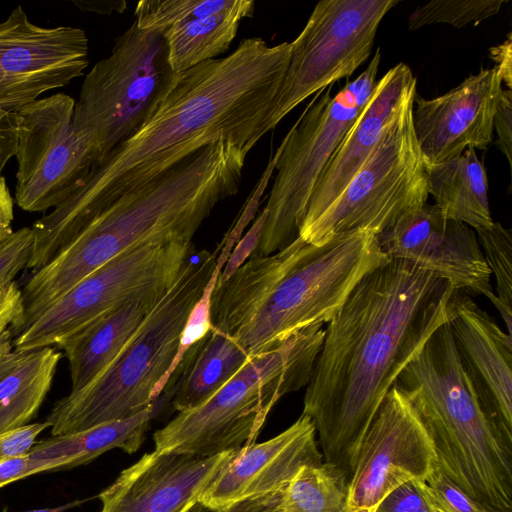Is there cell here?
Listing matches in <instances>:
<instances>
[{
	"label": "cell",
	"instance_id": "6da1fadb",
	"mask_svg": "<svg viewBox=\"0 0 512 512\" xmlns=\"http://www.w3.org/2000/svg\"><path fill=\"white\" fill-rule=\"evenodd\" d=\"M289 42L242 40L226 57L200 63L178 80L147 123L99 162L61 205L31 226L33 255L50 262L119 197L210 142L249 151L270 131L288 68Z\"/></svg>",
	"mask_w": 512,
	"mask_h": 512
},
{
	"label": "cell",
	"instance_id": "7a4b0ae2",
	"mask_svg": "<svg viewBox=\"0 0 512 512\" xmlns=\"http://www.w3.org/2000/svg\"><path fill=\"white\" fill-rule=\"evenodd\" d=\"M452 285L401 259L367 273L328 322L306 386L323 461L350 481L381 402L432 333L448 321Z\"/></svg>",
	"mask_w": 512,
	"mask_h": 512
},
{
	"label": "cell",
	"instance_id": "3957f363",
	"mask_svg": "<svg viewBox=\"0 0 512 512\" xmlns=\"http://www.w3.org/2000/svg\"><path fill=\"white\" fill-rule=\"evenodd\" d=\"M247 152L233 142H210L143 185L119 197L21 290L27 328L83 278L122 252L145 244L192 241L214 207L235 195Z\"/></svg>",
	"mask_w": 512,
	"mask_h": 512
},
{
	"label": "cell",
	"instance_id": "277c9868",
	"mask_svg": "<svg viewBox=\"0 0 512 512\" xmlns=\"http://www.w3.org/2000/svg\"><path fill=\"white\" fill-rule=\"evenodd\" d=\"M378 235L356 230L317 244L299 236L266 256H250L211 300L212 327L250 357L296 332L328 323L356 284L386 263Z\"/></svg>",
	"mask_w": 512,
	"mask_h": 512
},
{
	"label": "cell",
	"instance_id": "5b68a950",
	"mask_svg": "<svg viewBox=\"0 0 512 512\" xmlns=\"http://www.w3.org/2000/svg\"><path fill=\"white\" fill-rule=\"evenodd\" d=\"M394 384L418 411L443 472L489 512H512V447L484 413L448 321Z\"/></svg>",
	"mask_w": 512,
	"mask_h": 512
},
{
	"label": "cell",
	"instance_id": "8992f818",
	"mask_svg": "<svg viewBox=\"0 0 512 512\" xmlns=\"http://www.w3.org/2000/svg\"><path fill=\"white\" fill-rule=\"evenodd\" d=\"M221 250L193 249L174 283L94 381L57 400L46 421L51 435L86 430L133 417L153 402V391L178 350L187 317L213 273Z\"/></svg>",
	"mask_w": 512,
	"mask_h": 512
},
{
	"label": "cell",
	"instance_id": "52a82bcc",
	"mask_svg": "<svg viewBox=\"0 0 512 512\" xmlns=\"http://www.w3.org/2000/svg\"><path fill=\"white\" fill-rule=\"evenodd\" d=\"M323 325L308 326L255 355L202 404L178 412L154 433V451L210 457L254 443L276 403L307 386L324 341Z\"/></svg>",
	"mask_w": 512,
	"mask_h": 512
},
{
	"label": "cell",
	"instance_id": "ba28073f",
	"mask_svg": "<svg viewBox=\"0 0 512 512\" xmlns=\"http://www.w3.org/2000/svg\"><path fill=\"white\" fill-rule=\"evenodd\" d=\"M179 74L161 33L134 21L115 40L110 55L86 75L75 101L74 129L92 146L97 162L147 123Z\"/></svg>",
	"mask_w": 512,
	"mask_h": 512
},
{
	"label": "cell",
	"instance_id": "9c48e42d",
	"mask_svg": "<svg viewBox=\"0 0 512 512\" xmlns=\"http://www.w3.org/2000/svg\"><path fill=\"white\" fill-rule=\"evenodd\" d=\"M380 50L367 68L336 95L331 85L309 103L280 144L266 219L251 256L273 254L299 233L312 191L335 150L368 102L376 85Z\"/></svg>",
	"mask_w": 512,
	"mask_h": 512
},
{
	"label": "cell",
	"instance_id": "30bf717a",
	"mask_svg": "<svg viewBox=\"0 0 512 512\" xmlns=\"http://www.w3.org/2000/svg\"><path fill=\"white\" fill-rule=\"evenodd\" d=\"M408 94L384 126L361 167L336 200L298 236L317 244L356 230L378 236L428 199V168L417 142Z\"/></svg>",
	"mask_w": 512,
	"mask_h": 512
},
{
	"label": "cell",
	"instance_id": "8fae6325",
	"mask_svg": "<svg viewBox=\"0 0 512 512\" xmlns=\"http://www.w3.org/2000/svg\"><path fill=\"white\" fill-rule=\"evenodd\" d=\"M194 248L192 241H175L122 252L83 278L14 337V350L51 347L131 299L168 289Z\"/></svg>",
	"mask_w": 512,
	"mask_h": 512
},
{
	"label": "cell",
	"instance_id": "7c38bea8",
	"mask_svg": "<svg viewBox=\"0 0 512 512\" xmlns=\"http://www.w3.org/2000/svg\"><path fill=\"white\" fill-rule=\"evenodd\" d=\"M397 0H322L291 42L273 129L313 93L349 77L370 56L381 20Z\"/></svg>",
	"mask_w": 512,
	"mask_h": 512
},
{
	"label": "cell",
	"instance_id": "4fadbf2b",
	"mask_svg": "<svg viewBox=\"0 0 512 512\" xmlns=\"http://www.w3.org/2000/svg\"><path fill=\"white\" fill-rule=\"evenodd\" d=\"M75 100L64 93L38 99L16 112V204L45 212L84 182L97 156L73 126Z\"/></svg>",
	"mask_w": 512,
	"mask_h": 512
},
{
	"label": "cell",
	"instance_id": "5bb4252c",
	"mask_svg": "<svg viewBox=\"0 0 512 512\" xmlns=\"http://www.w3.org/2000/svg\"><path fill=\"white\" fill-rule=\"evenodd\" d=\"M437 461L432 440L407 393L393 385L370 423L349 481L354 512H374L391 491L425 481Z\"/></svg>",
	"mask_w": 512,
	"mask_h": 512
},
{
	"label": "cell",
	"instance_id": "9a60e30c",
	"mask_svg": "<svg viewBox=\"0 0 512 512\" xmlns=\"http://www.w3.org/2000/svg\"><path fill=\"white\" fill-rule=\"evenodd\" d=\"M88 52L84 30L38 26L17 6L0 23V109L16 113L80 77Z\"/></svg>",
	"mask_w": 512,
	"mask_h": 512
},
{
	"label": "cell",
	"instance_id": "2e32d148",
	"mask_svg": "<svg viewBox=\"0 0 512 512\" xmlns=\"http://www.w3.org/2000/svg\"><path fill=\"white\" fill-rule=\"evenodd\" d=\"M378 240L389 259L409 261L458 292L484 295L495 303L492 275L476 232L463 222L447 219L435 204L426 203L403 215Z\"/></svg>",
	"mask_w": 512,
	"mask_h": 512
},
{
	"label": "cell",
	"instance_id": "e0dca14e",
	"mask_svg": "<svg viewBox=\"0 0 512 512\" xmlns=\"http://www.w3.org/2000/svg\"><path fill=\"white\" fill-rule=\"evenodd\" d=\"M502 81L495 68L482 69L433 99L415 96L412 122L427 167L492 142L493 118Z\"/></svg>",
	"mask_w": 512,
	"mask_h": 512
},
{
	"label": "cell",
	"instance_id": "ac0fdd59",
	"mask_svg": "<svg viewBox=\"0 0 512 512\" xmlns=\"http://www.w3.org/2000/svg\"><path fill=\"white\" fill-rule=\"evenodd\" d=\"M322 462L314 424L302 413L275 437L235 450L198 502L220 510L245 500L282 494L302 466Z\"/></svg>",
	"mask_w": 512,
	"mask_h": 512
},
{
	"label": "cell",
	"instance_id": "d6986e66",
	"mask_svg": "<svg viewBox=\"0 0 512 512\" xmlns=\"http://www.w3.org/2000/svg\"><path fill=\"white\" fill-rule=\"evenodd\" d=\"M448 323L484 413L512 447V337L458 291L449 303Z\"/></svg>",
	"mask_w": 512,
	"mask_h": 512
},
{
	"label": "cell",
	"instance_id": "ffe728a7",
	"mask_svg": "<svg viewBox=\"0 0 512 512\" xmlns=\"http://www.w3.org/2000/svg\"><path fill=\"white\" fill-rule=\"evenodd\" d=\"M234 451L210 457L145 453L99 493V512H187Z\"/></svg>",
	"mask_w": 512,
	"mask_h": 512
},
{
	"label": "cell",
	"instance_id": "44dd1931",
	"mask_svg": "<svg viewBox=\"0 0 512 512\" xmlns=\"http://www.w3.org/2000/svg\"><path fill=\"white\" fill-rule=\"evenodd\" d=\"M254 5L253 0H142L135 22L163 35L170 64L182 73L226 52Z\"/></svg>",
	"mask_w": 512,
	"mask_h": 512
},
{
	"label": "cell",
	"instance_id": "7402d4cb",
	"mask_svg": "<svg viewBox=\"0 0 512 512\" xmlns=\"http://www.w3.org/2000/svg\"><path fill=\"white\" fill-rule=\"evenodd\" d=\"M413 91H416V78L404 63L392 67L376 82L364 109L321 173L299 231L311 225L343 192L376 145L397 106Z\"/></svg>",
	"mask_w": 512,
	"mask_h": 512
},
{
	"label": "cell",
	"instance_id": "603a6c76",
	"mask_svg": "<svg viewBox=\"0 0 512 512\" xmlns=\"http://www.w3.org/2000/svg\"><path fill=\"white\" fill-rule=\"evenodd\" d=\"M166 290L131 299L55 345L69 363L70 392L83 389L104 372Z\"/></svg>",
	"mask_w": 512,
	"mask_h": 512
},
{
	"label": "cell",
	"instance_id": "cb8c5ba5",
	"mask_svg": "<svg viewBox=\"0 0 512 512\" xmlns=\"http://www.w3.org/2000/svg\"><path fill=\"white\" fill-rule=\"evenodd\" d=\"M428 168V192L441 213L473 229L490 226L488 179L475 149L468 147L458 157Z\"/></svg>",
	"mask_w": 512,
	"mask_h": 512
},
{
	"label": "cell",
	"instance_id": "d4e9b609",
	"mask_svg": "<svg viewBox=\"0 0 512 512\" xmlns=\"http://www.w3.org/2000/svg\"><path fill=\"white\" fill-rule=\"evenodd\" d=\"M160 406L161 401L158 398L133 417L52 436L38 442L29 455L36 459H57L62 463V469H68L88 463L114 448L132 454L143 444L146 431Z\"/></svg>",
	"mask_w": 512,
	"mask_h": 512
},
{
	"label": "cell",
	"instance_id": "484cf974",
	"mask_svg": "<svg viewBox=\"0 0 512 512\" xmlns=\"http://www.w3.org/2000/svg\"><path fill=\"white\" fill-rule=\"evenodd\" d=\"M251 358L233 339L212 327L184 360L183 377L173 393V408L182 412L202 404Z\"/></svg>",
	"mask_w": 512,
	"mask_h": 512
},
{
	"label": "cell",
	"instance_id": "4316f807",
	"mask_svg": "<svg viewBox=\"0 0 512 512\" xmlns=\"http://www.w3.org/2000/svg\"><path fill=\"white\" fill-rule=\"evenodd\" d=\"M62 355L52 347L21 352L14 368L0 378V433L26 425L35 416Z\"/></svg>",
	"mask_w": 512,
	"mask_h": 512
},
{
	"label": "cell",
	"instance_id": "83f0119b",
	"mask_svg": "<svg viewBox=\"0 0 512 512\" xmlns=\"http://www.w3.org/2000/svg\"><path fill=\"white\" fill-rule=\"evenodd\" d=\"M275 512H354L349 481L336 466H302L282 493Z\"/></svg>",
	"mask_w": 512,
	"mask_h": 512
},
{
	"label": "cell",
	"instance_id": "f1b7e54d",
	"mask_svg": "<svg viewBox=\"0 0 512 512\" xmlns=\"http://www.w3.org/2000/svg\"><path fill=\"white\" fill-rule=\"evenodd\" d=\"M491 275L496 280V301L493 304L512 333V234L499 222L475 230Z\"/></svg>",
	"mask_w": 512,
	"mask_h": 512
},
{
	"label": "cell",
	"instance_id": "f546056e",
	"mask_svg": "<svg viewBox=\"0 0 512 512\" xmlns=\"http://www.w3.org/2000/svg\"><path fill=\"white\" fill-rule=\"evenodd\" d=\"M221 250L216 266L210 276L203 293L190 311L180 336L178 350L167 373L157 383L153 391V400L156 401L165 390L171 377L185 360L189 351L197 346L212 329L211 300L213 290L217 284L219 275L225 266L235 244L223 238L220 242Z\"/></svg>",
	"mask_w": 512,
	"mask_h": 512
},
{
	"label": "cell",
	"instance_id": "4dcf8cb0",
	"mask_svg": "<svg viewBox=\"0 0 512 512\" xmlns=\"http://www.w3.org/2000/svg\"><path fill=\"white\" fill-rule=\"evenodd\" d=\"M505 0H437L418 6L408 18L409 30L437 23L464 27L497 14Z\"/></svg>",
	"mask_w": 512,
	"mask_h": 512
},
{
	"label": "cell",
	"instance_id": "1f68e13d",
	"mask_svg": "<svg viewBox=\"0 0 512 512\" xmlns=\"http://www.w3.org/2000/svg\"><path fill=\"white\" fill-rule=\"evenodd\" d=\"M425 483L435 505L442 512H489L450 479L437 461Z\"/></svg>",
	"mask_w": 512,
	"mask_h": 512
},
{
	"label": "cell",
	"instance_id": "d6a6232c",
	"mask_svg": "<svg viewBox=\"0 0 512 512\" xmlns=\"http://www.w3.org/2000/svg\"><path fill=\"white\" fill-rule=\"evenodd\" d=\"M33 231L22 227L0 243V287L14 281V277L27 267L33 250Z\"/></svg>",
	"mask_w": 512,
	"mask_h": 512
},
{
	"label": "cell",
	"instance_id": "836d02e7",
	"mask_svg": "<svg viewBox=\"0 0 512 512\" xmlns=\"http://www.w3.org/2000/svg\"><path fill=\"white\" fill-rule=\"evenodd\" d=\"M434 506L425 481L411 480L391 491L374 512H423Z\"/></svg>",
	"mask_w": 512,
	"mask_h": 512
},
{
	"label": "cell",
	"instance_id": "e575fe53",
	"mask_svg": "<svg viewBox=\"0 0 512 512\" xmlns=\"http://www.w3.org/2000/svg\"><path fill=\"white\" fill-rule=\"evenodd\" d=\"M49 427L45 420L0 433V460L28 455L38 443V436Z\"/></svg>",
	"mask_w": 512,
	"mask_h": 512
},
{
	"label": "cell",
	"instance_id": "d590c367",
	"mask_svg": "<svg viewBox=\"0 0 512 512\" xmlns=\"http://www.w3.org/2000/svg\"><path fill=\"white\" fill-rule=\"evenodd\" d=\"M62 463L57 459H36L29 454L0 460V488L30 475L57 471Z\"/></svg>",
	"mask_w": 512,
	"mask_h": 512
},
{
	"label": "cell",
	"instance_id": "8d00e7d4",
	"mask_svg": "<svg viewBox=\"0 0 512 512\" xmlns=\"http://www.w3.org/2000/svg\"><path fill=\"white\" fill-rule=\"evenodd\" d=\"M265 219L266 211L263 209L253 222L251 228L234 246V249L231 251L229 258L219 275L218 283H224L227 281L257 249Z\"/></svg>",
	"mask_w": 512,
	"mask_h": 512
},
{
	"label": "cell",
	"instance_id": "74e56055",
	"mask_svg": "<svg viewBox=\"0 0 512 512\" xmlns=\"http://www.w3.org/2000/svg\"><path fill=\"white\" fill-rule=\"evenodd\" d=\"M512 92L502 89L493 118V130L497 139L495 145L506 157L509 167L512 166Z\"/></svg>",
	"mask_w": 512,
	"mask_h": 512
},
{
	"label": "cell",
	"instance_id": "f35d334b",
	"mask_svg": "<svg viewBox=\"0 0 512 512\" xmlns=\"http://www.w3.org/2000/svg\"><path fill=\"white\" fill-rule=\"evenodd\" d=\"M23 313L22 293L15 281L0 287V333L17 327Z\"/></svg>",
	"mask_w": 512,
	"mask_h": 512
},
{
	"label": "cell",
	"instance_id": "ab89813d",
	"mask_svg": "<svg viewBox=\"0 0 512 512\" xmlns=\"http://www.w3.org/2000/svg\"><path fill=\"white\" fill-rule=\"evenodd\" d=\"M282 494H271L242 501L225 509L213 510L197 502L187 512H275Z\"/></svg>",
	"mask_w": 512,
	"mask_h": 512
},
{
	"label": "cell",
	"instance_id": "60d3db41",
	"mask_svg": "<svg viewBox=\"0 0 512 512\" xmlns=\"http://www.w3.org/2000/svg\"><path fill=\"white\" fill-rule=\"evenodd\" d=\"M17 147L16 113L0 109V175L8 161L15 156Z\"/></svg>",
	"mask_w": 512,
	"mask_h": 512
},
{
	"label": "cell",
	"instance_id": "b9f144b4",
	"mask_svg": "<svg viewBox=\"0 0 512 512\" xmlns=\"http://www.w3.org/2000/svg\"><path fill=\"white\" fill-rule=\"evenodd\" d=\"M512 39L511 34L507 36V40L504 43L492 47L490 49V57L495 62V69L502 83L506 84L507 88L511 90L512 82Z\"/></svg>",
	"mask_w": 512,
	"mask_h": 512
},
{
	"label": "cell",
	"instance_id": "7bdbcfd3",
	"mask_svg": "<svg viewBox=\"0 0 512 512\" xmlns=\"http://www.w3.org/2000/svg\"><path fill=\"white\" fill-rule=\"evenodd\" d=\"M14 201L5 178L0 175V243L12 233Z\"/></svg>",
	"mask_w": 512,
	"mask_h": 512
},
{
	"label": "cell",
	"instance_id": "ee69618b",
	"mask_svg": "<svg viewBox=\"0 0 512 512\" xmlns=\"http://www.w3.org/2000/svg\"><path fill=\"white\" fill-rule=\"evenodd\" d=\"M13 334L10 328L0 333V378L17 364L21 352L13 350Z\"/></svg>",
	"mask_w": 512,
	"mask_h": 512
},
{
	"label": "cell",
	"instance_id": "f6af8a7d",
	"mask_svg": "<svg viewBox=\"0 0 512 512\" xmlns=\"http://www.w3.org/2000/svg\"><path fill=\"white\" fill-rule=\"evenodd\" d=\"M80 10L96 12L100 14H111L113 11L122 12L126 9L125 1H86L71 0Z\"/></svg>",
	"mask_w": 512,
	"mask_h": 512
},
{
	"label": "cell",
	"instance_id": "bcb514c9",
	"mask_svg": "<svg viewBox=\"0 0 512 512\" xmlns=\"http://www.w3.org/2000/svg\"><path fill=\"white\" fill-rule=\"evenodd\" d=\"M82 501L76 500L73 502L65 503L56 507L52 508H42V509H33L28 511H22V512H66L78 505H80Z\"/></svg>",
	"mask_w": 512,
	"mask_h": 512
},
{
	"label": "cell",
	"instance_id": "7dc6e473",
	"mask_svg": "<svg viewBox=\"0 0 512 512\" xmlns=\"http://www.w3.org/2000/svg\"><path fill=\"white\" fill-rule=\"evenodd\" d=\"M423 512H442L436 505L428 510H425Z\"/></svg>",
	"mask_w": 512,
	"mask_h": 512
}]
</instances>
